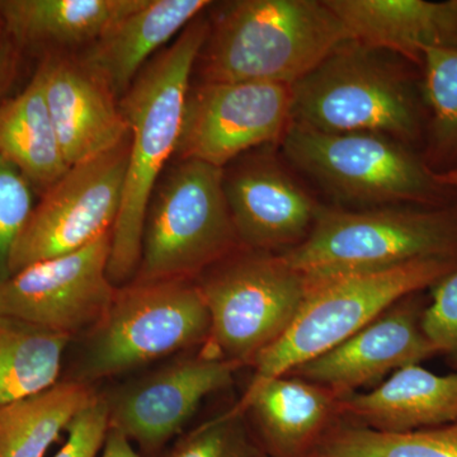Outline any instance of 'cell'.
<instances>
[{
    "label": "cell",
    "instance_id": "1",
    "mask_svg": "<svg viewBox=\"0 0 457 457\" xmlns=\"http://www.w3.org/2000/svg\"><path fill=\"white\" fill-rule=\"evenodd\" d=\"M209 32L210 21L200 14L144 66L119 101L130 149L108 261V278L116 287L131 284L139 269L147 204L176 155L192 73Z\"/></svg>",
    "mask_w": 457,
    "mask_h": 457
},
{
    "label": "cell",
    "instance_id": "2",
    "mask_svg": "<svg viewBox=\"0 0 457 457\" xmlns=\"http://www.w3.org/2000/svg\"><path fill=\"white\" fill-rule=\"evenodd\" d=\"M350 41L326 0H237L210 23L196 65L203 83L291 87Z\"/></svg>",
    "mask_w": 457,
    "mask_h": 457
},
{
    "label": "cell",
    "instance_id": "3",
    "mask_svg": "<svg viewBox=\"0 0 457 457\" xmlns=\"http://www.w3.org/2000/svg\"><path fill=\"white\" fill-rule=\"evenodd\" d=\"M279 254L303 276L308 288L409 262L457 261V203L357 212L319 204L305 239Z\"/></svg>",
    "mask_w": 457,
    "mask_h": 457
},
{
    "label": "cell",
    "instance_id": "4",
    "mask_svg": "<svg viewBox=\"0 0 457 457\" xmlns=\"http://www.w3.org/2000/svg\"><path fill=\"white\" fill-rule=\"evenodd\" d=\"M383 51L350 41L291 86V122L326 134L370 132L425 144L422 82Z\"/></svg>",
    "mask_w": 457,
    "mask_h": 457
},
{
    "label": "cell",
    "instance_id": "5",
    "mask_svg": "<svg viewBox=\"0 0 457 457\" xmlns=\"http://www.w3.org/2000/svg\"><path fill=\"white\" fill-rule=\"evenodd\" d=\"M288 161L345 203L440 207L456 204L422 154L370 132L326 134L290 123L282 137Z\"/></svg>",
    "mask_w": 457,
    "mask_h": 457
},
{
    "label": "cell",
    "instance_id": "6",
    "mask_svg": "<svg viewBox=\"0 0 457 457\" xmlns=\"http://www.w3.org/2000/svg\"><path fill=\"white\" fill-rule=\"evenodd\" d=\"M224 170L177 161L155 186L134 281L196 279L240 246L225 198Z\"/></svg>",
    "mask_w": 457,
    "mask_h": 457
},
{
    "label": "cell",
    "instance_id": "7",
    "mask_svg": "<svg viewBox=\"0 0 457 457\" xmlns=\"http://www.w3.org/2000/svg\"><path fill=\"white\" fill-rule=\"evenodd\" d=\"M212 320L195 279L131 282L88 330L73 380L89 384L209 342Z\"/></svg>",
    "mask_w": 457,
    "mask_h": 457
},
{
    "label": "cell",
    "instance_id": "8",
    "mask_svg": "<svg viewBox=\"0 0 457 457\" xmlns=\"http://www.w3.org/2000/svg\"><path fill=\"white\" fill-rule=\"evenodd\" d=\"M212 320L207 347L240 368L284 335L308 286L279 253L240 248L198 276Z\"/></svg>",
    "mask_w": 457,
    "mask_h": 457
},
{
    "label": "cell",
    "instance_id": "9",
    "mask_svg": "<svg viewBox=\"0 0 457 457\" xmlns=\"http://www.w3.org/2000/svg\"><path fill=\"white\" fill-rule=\"evenodd\" d=\"M456 266L457 261L429 258L312 286L291 326L252 363L255 378L287 374L326 353L394 303L429 290Z\"/></svg>",
    "mask_w": 457,
    "mask_h": 457
},
{
    "label": "cell",
    "instance_id": "10",
    "mask_svg": "<svg viewBox=\"0 0 457 457\" xmlns=\"http://www.w3.org/2000/svg\"><path fill=\"white\" fill-rule=\"evenodd\" d=\"M129 149L128 137L113 149L71 165L42 194L12 251L11 276L112 233L122 203Z\"/></svg>",
    "mask_w": 457,
    "mask_h": 457
},
{
    "label": "cell",
    "instance_id": "11",
    "mask_svg": "<svg viewBox=\"0 0 457 457\" xmlns=\"http://www.w3.org/2000/svg\"><path fill=\"white\" fill-rule=\"evenodd\" d=\"M111 237L26 267L0 284V318L73 337L88 332L116 296L108 278Z\"/></svg>",
    "mask_w": 457,
    "mask_h": 457
},
{
    "label": "cell",
    "instance_id": "12",
    "mask_svg": "<svg viewBox=\"0 0 457 457\" xmlns=\"http://www.w3.org/2000/svg\"><path fill=\"white\" fill-rule=\"evenodd\" d=\"M291 102V87L285 84L203 83L189 89L174 156L225 170L249 150L284 137Z\"/></svg>",
    "mask_w": 457,
    "mask_h": 457
},
{
    "label": "cell",
    "instance_id": "13",
    "mask_svg": "<svg viewBox=\"0 0 457 457\" xmlns=\"http://www.w3.org/2000/svg\"><path fill=\"white\" fill-rule=\"evenodd\" d=\"M426 305L422 293L409 295L341 345L285 375L321 385L343 398L396 370L420 365L438 354L420 327Z\"/></svg>",
    "mask_w": 457,
    "mask_h": 457
},
{
    "label": "cell",
    "instance_id": "14",
    "mask_svg": "<svg viewBox=\"0 0 457 457\" xmlns=\"http://www.w3.org/2000/svg\"><path fill=\"white\" fill-rule=\"evenodd\" d=\"M239 368L206 345L203 353L165 366L107 399L111 427L146 449H158L185 427L204 398L231 385Z\"/></svg>",
    "mask_w": 457,
    "mask_h": 457
},
{
    "label": "cell",
    "instance_id": "15",
    "mask_svg": "<svg viewBox=\"0 0 457 457\" xmlns=\"http://www.w3.org/2000/svg\"><path fill=\"white\" fill-rule=\"evenodd\" d=\"M222 186L242 248L282 253L300 245L314 224L319 204L269 156L224 170Z\"/></svg>",
    "mask_w": 457,
    "mask_h": 457
},
{
    "label": "cell",
    "instance_id": "16",
    "mask_svg": "<svg viewBox=\"0 0 457 457\" xmlns=\"http://www.w3.org/2000/svg\"><path fill=\"white\" fill-rule=\"evenodd\" d=\"M36 71L69 167L113 149L129 137L116 96L79 56L49 51Z\"/></svg>",
    "mask_w": 457,
    "mask_h": 457
},
{
    "label": "cell",
    "instance_id": "17",
    "mask_svg": "<svg viewBox=\"0 0 457 457\" xmlns=\"http://www.w3.org/2000/svg\"><path fill=\"white\" fill-rule=\"evenodd\" d=\"M342 396L296 376L255 378L240 408L253 422L269 457H309L342 420Z\"/></svg>",
    "mask_w": 457,
    "mask_h": 457
},
{
    "label": "cell",
    "instance_id": "18",
    "mask_svg": "<svg viewBox=\"0 0 457 457\" xmlns=\"http://www.w3.org/2000/svg\"><path fill=\"white\" fill-rule=\"evenodd\" d=\"M352 40L422 65L426 49H457V0H326Z\"/></svg>",
    "mask_w": 457,
    "mask_h": 457
},
{
    "label": "cell",
    "instance_id": "19",
    "mask_svg": "<svg viewBox=\"0 0 457 457\" xmlns=\"http://www.w3.org/2000/svg\"><path fill=\"white\" fill-rule=\"evenodd\" d=\"M342 420L375 431L403 433L457 423V372L420 365L396 370L369 393L343 396Z\"/></svg>",
    "mask_w": 457,
    "mask_h": 457
},
{
    "label": "cell",
    "instance_id": "20",
    "mask_svg": "<svg viewBox=\"0 0 457 457\" xmlns=\"http://www.w3.org/2000/svg\"><path fill=\"white\" fill-rule=\"evenodd\" d=\"M212 3L209 0H144L99 40L80 60L121 99L144 66Z\"/></svg>",
    "mask_w": 457,
    "mask_h": 457
},
{
    "label": "cell",
    "instance_id": "21",
    "mask_svg": "<svg viewBox=\"0 0 457 457\" xmlns=\"http://www.w3.org/2000/svg\"><path fill=\"white\" fill-rule=\"evenodd\" d=\"M144 0H0L4 37L25 47L92 45Z\"/></svg>",
    "mask_w": 457,
    "mask_h": 457
},
{
    "label": "cell",
    "instance_id": "22",
    "mask_svg": "<svg viewBox=\"0 0 457 457\" xmlns=\"http://www.w3.org/2000/svg\"><path fill=\"white\" fill-rule=\"evenodd\" d=\"M0 155L45 194L69 164L51 120L40 74L22 92L0 99Z\"/></svg>",
    "mask_w": 457,
    "mask_h": 457
},
{
    "label": "cell",
    "instance_id": "23",
    "mask_svg": "<svg viewBox=\"0 0 457 457\" xmlns=\"http://www.w3.org/2000/svg\"><path fill=\"white\" fill-rule=\"evenodd\" d=\"M95 396L89 384L71 378L0 409V457H45Z\"/></svg>",
    "mask_w": 457,
    "mask_h": 457
},
{
    "label": "cell",
    "instance_id": "24",
    "mask_svg": "<svg viewBox=\"0 0 457 457\" xmlns=\"http://www.w3.org/2000/svg\"><path fill=\"white\" fill-rule=\"evenodd\" d=\"M71 337L0 318V409L59 383Z\"/></svg>",
    "mask_w": 457,
    "mask_h": 457
},
{
    "label": "cell",
    "instance_id": "25",
    "mask_svg": "<svg viewBox=\"0 0 457 457\" xmlns=\"http://www.w3.org/2000/svg\"><path fill=\"white\" fill-rule=\"evenodd\" d=\"M422 95L427 111L423 159L429 170H457V49L422 51Z\"/></svg>",
    "mask_w": 457,
    "mask_h": 457
},
{
    "label": "cell",
    "instance_id": "26",
    "mask_svg": "<svg viewBox=\"0 0 457 457\" xmlns=\"http://www.w3.org/2000/svg\"><path fill=\"white\" fill-rule=\"evenodd\" d=\"M309 457H457V423L392 433L341 420Z\"/></svg>",
    "mask_w": 457,
    "mask_h": 457
},
{
    "label": "cell",
    "instance_id": "27",
    "mask_svg": "<svg viewBox=\"0 0 457 457\" xmlns=\"http://www.w3.org/2000/svg\"><path fill=\"white\" fill-rule=\"evenodd\" d=\"M258 449L249 438L245 411L237 404L186 436L170 457H251Z\"/></svg>",
    "mask_w": 457,
    "mask_h": 457
},
{
    "label": "cell",
    "instance_id": "28",
    "mask_svg": "<svg viewBox=\"0 0 457 457\" xmlns=\"http://www.w3.org/2000/svg\"><path fill=\"white\" fill-rule=\"evenodd\" d=\"M33 207L32 186L0 155V284L11 278L12 251Z\"/></svg>",
    "mask_w": 457,
    "mask_h": 457
},
{
    "label": "cell",
    "instance_id": "29",
    "mask_svg": "<svg viewBox=\"0 0 457 457\" xmlns=\"http://www.w3.org/2000/svg\"><path fill=\"white\" fill-rule=\"evenodd\" d=\"M420 319L423 333L438 354L457 370V266L432 286Z\"/></svg>",
    "mask_w": 457,
    "mask_h": 457
},
{
    "label": "cell",
    "instance_id": "30",
    "mask_svg": "<svg viewBox=\"0 0 457 457\" xmlns=\"http://www.w3.org/2000/svg\"><path fill=\"white\" fill-rule=\"evenodd\" d=\"M110 427L107 399L96 395L69 423L65 444L54 457H97Z\"/></svg>",
    "mask_w": 457,
    "mask_h": 457
},
{
    "label": "cell",
    "instance_id": "31",
    "mask_svg": "<svg viewBox=\"0 0 457 457\" xmlns=\"http://www.w3.org/2000/svg\"><path fill=\"white\" fill-rule=\"evenodd\" d=\"M21 51L9 38L3 37L0 40V99L16 78Z\"/></svg>",
    "mask_w": 457,
    "mask_h": 457
},
{
    "label": "cell",
    "instance_id": "32",
    "mask_svg": "<svg viewBox=\"0 0 457 457\" xmlns=\"http://www.w3.org/2000/svg\"><path fill=\"white\" fill-rule=\"evenodd\" d=\"M102 457H143L131 446V441L120 432L119 429L110 427L102 449Z\"/></svg>",
    "mask_w": 457,
    "mask_h": 457
},
{
    "label": "cell",
    "instance_id": "33",
    "mask_svg": "<svg viewBox=\"0 0 457 457\" xmlns=\"http://www.w3.org/2000/svg\"><path fill=\"white\" fill-rule=\"evenodd\" d=\"M437 177L444 185L449 186V187L457 191V170L447 171V173L444 174H437Z\"/></svg>",
    "mask_w": 457,
    "mask_h": 457
},
{
    "label": "cell",
    "instance_id": "34",
    "mask_svg": "<svg viewBox=\"0 0 457 457\" xmlns=\"http://www.w3.org/2000/svg\"><path fill=\"white\" fill-rule=\"evenodd\" d=\"M251 457H269V456H267L266 453H263V451H262L261 449H258L257 451H255L253 455H252Z\"/></svg>",
    "mask_w": 457,
    "mask_h": 457
}]
</instances>
